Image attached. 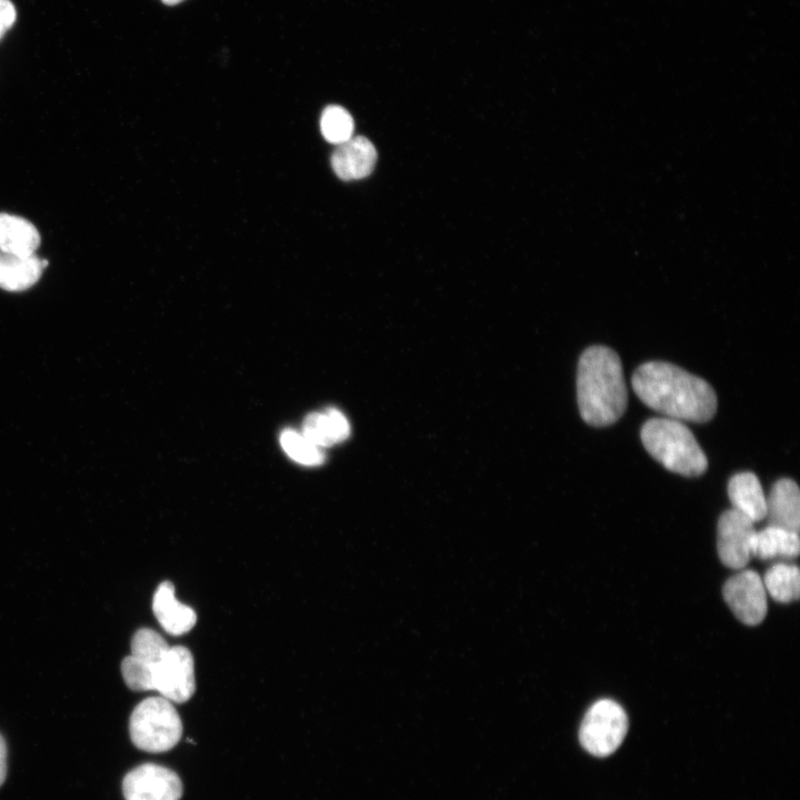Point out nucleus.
Listing matches in <instances>:
<instances>
[{
    "instance_id": "nucleus-1",
    "label": "nucleus",
    "mask_w": 800,
    "mask_h": 800,
    "mask_svg": "<svg viewBox=\"0 0 800 800\" xmlns=\"http://www.w3.org/2000/svg\"><path fill=\"white\" fill-rule=\"evenodd\" d=\"M638 398L649 408L679 421L706 422L717 410V396L703 379L669 362L650 361L632 376Z\"/></svg>"
},
{
    "instance_id": "nucleus-2",
    "label": "nucleus",
    "mask_w": 800,
    "mask_h": 800,
    "mask_svg": "<svg viewBox=\"0 0 800 800\" xmlns=\"http://www.w3.org/2000/svg\"><path fill=\"white\" fill-rule=\"evenodd\" d=\"M577 398L582 419L593 427L616 422L627 408V388L619 356L604 346H592L580 356Z\"/></svg>"
},
{
    "instance_id": "nucleus-3",
    "label": "nucleus",
    "mask_w": 800,
    "mask_h": 800,
    "mask_svg": "<svg viewBox=\"0 0 800 800\" xmlns=\"http://www.w3.org/2000/svg\"><path fill=\"white\" fill-rule=\"evenodd\" d=\"M646 450L668 470L686 477L702 474L708 460L690 429L671 418L649 419L641 429Z\"/></svg>"
},
{
    "instance_id": "nucleus-4",
    "label": "nucleus",
    "mask_w": 800,
    "mask_h": 800,
    "mask_svg": "<svg viewBox=\"0 0 800 800\" xmlns=\"http://www.w3.org/2000/svg\"><path fill=\"white\" fill-rule=\"evenodd\" d=\"M129 732L133 744L147 752L172 749L182 736V722L176 708L163 697L142 700L132 711Z\"/></svg>"
},
{
    "instance_id": "nucleus-5",
    "label": "nucleus",
    "mask_w": 800,
    "mask_h": 800,
    "mask_svg": "<svg viewBox=\"0 0 800 800\" xmlns=\"http://www.w3.org/2000/svg\"><path fill=\"white\" fill-rule=\"evenodd\" d=\"M628 731V717L613 700L601 699L586 712L579 731L582 747L593 756L613 753Z\"/></svg>"
},
{
    "instance_id": "nucleus-6",
    "label": "nucleus",
    "mask_w": 800,
    "mask_h": 800,
    "mask_svg": "<svg viewBox=\"0 0 800 800\" xmlns=\"http://www.w3.org/2000/svg\"><path fill=\"white\" fill-rule=\"evenodd\" d=\"M153 690L170 702L182 703L191 698L196 680L193 657L189 649L182 646L169 648L156 664Z\"/></svg>"
},
{
    "instance_id": "nucleus-7",
    "label": "nucleus",
    "mask_w": 800,
    "mask_h": 800,
    "mask_svg": "<svg viewBox=\"0 0 800 800\" xmlns=\"http://www.w3.org/2000/svg\"><path fill=\"white\" fill-rule=\"evenodd\" d=\"M723 599L734 616L747 626H757L767 616V592L760 576L742 570L729 578L722 588Z\"/></svg>"
},
{
    "instance_id": "nucleus-8",
    "label": "nucleus",
    "mask_w": 800,
    "mask_h": 800,
    "mask_svg": "<svg viewBox=\"0 0 800 800\" xmlns=\"http://www.w3.org/2000/svg\"><path fill=\"white\" fill-rule=\"evenodd\" d=\"M122 791L126 800H180L182 783L171 769L144 763L127 773Z\"/></svg>"
},
{
    "instance_id": "nucleus-9",
    "label": "nucleus",
    "mask_w": 800,
    "mask_h": 800,
    "mask_svg": "<svg viewBox=\"0 0 800 800\" xmlns=\"http://www.w3.org/2000/svg\"><path fill=\"white\" fill-rule=\"evenodd\" d=\"M754 522L734 509L724 511L718 521L717 550L720 561L730 569H743L751 558Z\"/></svg>"
},
{
    "instance_id": "nucleus-10",
    "label": "nucleus",
    "mask_w": 800,
    "mask_h": 800,
    "mask_svg": "<svg viewBox=\"0 0 800 800\" xmlns=\"http://www.w3.org/2000/svg\"><path fill=\"white\" fill-rule=\"evenodd\" d=\"M377 161V151L372 142L361 136L351 137L337 144L331 156V167L342 180H358L369 176Z\"/></svg>"
},
{
    "instance_id": "nucleus-11",
    "label": "nucleus",
    "mask_w": 800,
    "mask_h": 800,
    "mask_svg": "<svg viewBox=\"0 0 800 800\" xmlns=\"http://www.w3.org/2000/svg\"><path fill=\"white\" fill-rule=\"evenodd\" d=\"M766 501L769 526L799 532L800 493L793 480L788 478L778 480Z\"/></svg>"
},
{
    "instance_id": "nucleus-12",
    "label": "nucleus",
    "mask_w": 800,
    "mask_h": 800,
    "mask_svg": "<svg viewBox=\"0 0 800 800\" xmlns=\"http://www.w3.org/2000/svg\"><path fill=\"white\" fill-rule=\"evenodd\" d=\"M152 611L160 626L172 636L188 632L197 621L194 610L174 598V587L170 581H163L157 588Z\"/></svg>"
},
{
    "instance_id": "nucleus-13",
    "label": "nucleus",
    "mask_w": 800,
    "mask_h": 800,
    "mask_svg": "<svg viewBox=\"0 0 800 800\" xmlns=\"http://www.w3.org/2000/svg\"><path fill=\"white\" fill-rule=\"evenodd\" d=\"M728 496L732 509L758 522L766 518L767 501L758 477L752 472H740L731 477Z\"/></svg>"
},
{
    "instance_id": "nucleus-14",
    "label": "nucleus",
    "mask_w": 800,
    "mask_h": 800,
    "mask_svg": "<svg viewBox=\"0 0 800 800\" xmlns=\"http://www.w3.org/2000/svg\"><path fill=\"white\" fill-rule=\"evenodd\" d=\"M302 434L313 444L326 448L344 441L350 434V424L338 409L310 413L303 421Z\"/></svg>"
},
{
    "instance_id": "nucleus-15",
    "label": "nucleus",
    "mask_w": 800,
    "mask_h": 800,
    "mask_svg": "<svg viewBox=\"0 0 800 800\" xmlns=\"http://www.w3.org/2000/svg\"><path fill=\"white\" fill-rule=\"evenodd\" d=\"M46 260L32 256H16L0 251V288L23 291L32 287L47 267Z\"/></svg>"
},
{
    "instance_id": "nucleus-16",
    "label": "nucleus",
    "mask_w": 800,
    "mask_h": 800,
    "mask_svg": "<svg viewBox=\"0 0 800 800\" xmlns=\"http://www.w3.org/2000/svg\"><path fill=\"white\" fill-rule=\"evenodd\" d=\"M40 244L37 228L27 219L0 213V251L16 256H32Z\"/></svg>"
},
{
    "instance_id": "nucleus-17",
    "label": "nucleus",
    "mask_w": 800,
    "mask_h": 800,
    "mask_svg": "<svg viewBox=\"0 0 800 800\" xmlns=\"http://www.w3.org/2000/svg\"><path fill=\"white\" fill-rule=\"evenodd\" d=\"M750 551L751 557L761 560L796 558L799 554V536L797 532L768 526L754 532Z\"/></svg>"
},
{
    "instance_id": "nucleus-18",
    "label": "nucleus",
    "mask_w": 800,
    "mask_h": 800,
    "mask_svg": "<svg viewBox=\"0 0 800 800\" xmlns=\"http://www.w3.org/2000/svg\"><path fill=\"white\" fill-rule=\"evenodd\" d=\"M766 592L777 602L788 603L798 600L800 593V574L794 564L776 563L761 578Z\"/></svg>"
},
{
    "instance_id": "nucleus-19",
    "label": "nucleus",
    "mask_w": 800,
    "mask_h": 800,
    "mask_svg": "<svg viewBox=\"0 0 800 800\" xmlns=\"http://www.w3.org/2000/svg\"><path fill=\"white\" fill-rule=\"evenodd\" d=\"M320 129L328 142L340 144L353 136L354 122L343 107L331 104L321 113Z\"/></svg>"
},
{
    "instance_id": "nucleus-20",
    "label": "nucleus",
    "mask_w": 800,
    "mask_h": 800,
    "mask_svg": "<svg viewBox=\"0 0 800 800\" xmlns=\"http://www.w3.org/2000/svg\"><path fill=\"white\" fill-rule=\"evenodd\" d=\"M280 443L286 453L299 463L319 466L324 461L323 449L294 430H284L280 436Z\"/></svg>"
},
{
    "instance_id": "nucleus-21",
    "label": "nucleus",
    "mask_w": 800,
    "mask_h": 800,
    "mask_svg": "<svg viewBox=\"0 0 800 800\" xmlns=\"http://www.w3.org/2000/svg\"><path fill=\"white\" fill-rule=\"evenodd\" d=\"M169 648L160 633L149 628H142L133 634L131 656L148 663H158Z\"/></svg>"
},
{
    "instance_id": "nucleus-22",
    "label": "nucleus",
    "mask_w": 800,
    "mask_h": 800,
    "mask_svg": "<svg viewBox=\"0 0 800 800\" xmlns=\"http://www.w3.org/2000/svg\"><path fill=\"white\" fill-rule=\"evenodd\" d=\"M156 664L139 660L131 654L126 657L121 663L126 684L134 691L153 690Z\"/></svg>"
},
{
    "instance_id": "nucleus-23",
    "label": "nucleus",
    "mask_w": 800,
    "mask_h": 800,
    "mask_svg": "<svg viewBox=\"0 0 800 800\" xmlns=\"http://www.w3.org/2000/svg\"><path fill=\"white\" fill-rule=\"evenodd\" d=\"M16 18L13 3L10 0H0V39L12 27Z\"/></svg>"
},
{
    "instance_id": "nucleus-24",
    "label": "nucleus",
    "mask_w": 800,
    "mask_h": 800,
    "mask_svg": "<svg viewBox=\"0 0 800 800\" xmlns=\"http://www.w3.org/2000/svg\"><path fill=\"white\" fill-rule=\"evenodd\" d=\"M7 758H8V749L7 743L2 736L0 734V787L6 780L7 776Z\"/></svg>"
},
{
    "instance_id": "nucleus-25",
    "label": "nucleus",
    "mask_w": 800,
    "mask_h": 800,
    "mask_svg": "<svg viewBox=\"0 0 800 800\" xmlns=\"http://www.w3.org/2000/svg\"><path fill=\"white\" fill-rule=\"evenodd\" d=\"M183 1H184V0H161V2H162L163 4L169 6V7L177 6V4H179V3L183 2Z\"/></svg>"
}]
</instances>
